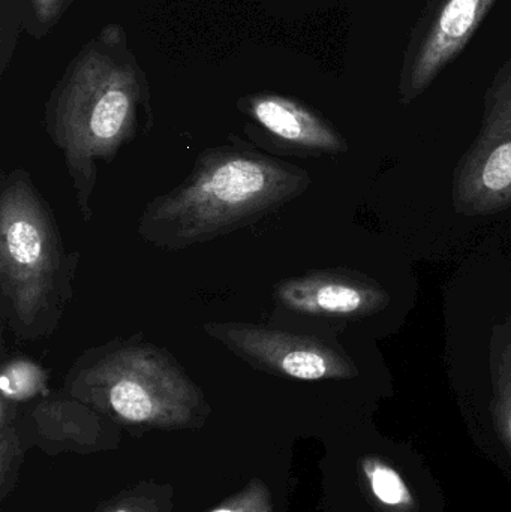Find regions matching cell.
Here are the masks:
<instances>
[{"instance_id": "cell-5", "label": "cell", "mask_w": 511, "mask_h": 512, "mask_svg": "<svg viewBox=\"0 0 511 512\" xmlns=\"http://www.w3.org/2000/svg\"><path fill=\"white\" fill-rule=\"evenodd\" d=\"M204 333L258 372L294 381H341L357 367L335 342L276 322H206Z\"/></svg>"}, {"instance_id": "cell-12", "label": "cell", "mask_w": 511, "mask_h": 512, "mask_svg": "<svg viewBox=\"0 0 511 512\" xmlns=\"http://www.w3.org/2000/svg\"><path fill=\"white\" fill-rule=\"evenodd\" d=\"M18 405L0 399V501L14 492L23 465L24 448L17 426Z\"/></svg>"}, {"instance_id": "cell-17", "label": "cell", "mask_w": 511, "mask_h": 512, "mask_svg": "<svg viewBox=\"0 0 511 512\" xmlns=\"http://www.w3.org/2000/svg\"><path fill=\"white\" fill-rule=\"evenodd\" d=\"M33 11L42 24L56 23L57 18L66 11L74 0H30Z\"/></svg>"}, {"instance_id": "cell-8", "label": "cell", "mask_w": 511, "mask_h": 512, "mask_svg": "<svg viewBox=\"0 0 511 512\" xmlns=\"http://www.w3.org/2000/svg\"><path fill=\"white\" fill-rule=\"evenodd\" d=\"M386 289L359 271L323 268L285 277L272 286L270 321L297 327L303 321H356L386 309Z\"/></svg>"}, {"instance_id": "cell-10", "label": "cell", "mask_w": 511, "mask_h": 512, "mask_svg": "<svg viewBox=\"0 0 511 512\" xmlns=\"http://www.w3.org/2000/svg\"><path fill=\"white\" fill-rule=\"evenodd\" d=\"M17 426L26 450L39 447L48 454L116 450L122 430L63 391L33 405L23 415V421H17Z\"/></svg>"}, {"instance_id": "cell-14", "label": "cell", "mask_w": 511, "mask_h": 512, "mask_svg": "<svg viewBox=\"0 0 511 512\" xmlns=\"http://www.w3.org/2000/svg\"><path fill=\"white\" fill-rule=\"evenodd\" d=\"M363 475L371 495L389 510H411L414 498L402 475L383 460L368 457L362 463Z\"/></svg>"}, {"instance_id": "cell-15", "label": "cell", "mask_w": 511, "mask_h": 512, "mask_svg": "<svg viewBox=\"0 0 511 512\" xmlns=\"http://www.w3.org/2000/svg\"><path fill=\"white\" fill-rule=\"evenodd\" d=\"M494 411L498 432L503 436L511 451V342L501 345L494 352Z\"/></svg>"}, {"instance_id": "cell-3", "label": "cell", "mask_w": 511, "mask_h": 512, "mask_svg": "<svg viewBox=\"0 0 511 512\" xmlns=\"http://www.w3.org/2000/svg\"><path fill=\"white\" fill-rule=\"evenodd\" d=\"M62 391L135 438L197 432L212 415L203 388L173 352L141 331L81 352L65 373Z\"/></svg>"}, {"instance_id": "cell-16", "label": "cell", "mask_w": 511, "mask_h": 512, "mask_svg": "<svg viewBox=\"0 0 511 512\" xmlns=\"http://www.w3.org/2000/svg\"><path fill=\"white\" fill-rule=\"evenodd\" d=\"M207 512H275V504L270 487L255 477L242 490Z\"/></svg>"}, {"instance_id": "cell-6", "label": "cell", "mask_w": 511, "mask_h": 512, "mask_svg": "<svg viewBox=\"0 0 511 512\" xmlns=\"http://www.w3.org/2000/svg\"><path fill=\"white\" fill-rule=\"evenodd\" d=\"M453 206L465 216H485L511 207V59L485 95L482 129L453 177Z\"/></svg>"}, {"instance_id": "cell-2", "label": "cell", "mask_w": 511, "mask_h": 512, "mask_svg": "<svg viewBox=\"0 0 511 512\" xmlns=\"http://www.w3.org/2000/svg\"><path fill=\"white\" fill-rule=\"evenodd\" d=\"M311 183L303 168L230 135L204 149L179 185L144 206L137 234L165 252L207 245L275 215Z\"/></svg>"}, {"instance_id": "cell-1", "label": "cell", "mask_w": 511, "mask_h": 512, "mask_svg": "<svg viewBox=\"0 0 511 512\" xmlns=\"http://www.w3.org/2000/svg\"><path fill=\"white\" fill-rule=\"evenodd\" d=\"M45 131L62 153L78 213L93 218L99 171L153 125L146 72L111 23L87 42L51 90Z\"/></svg>"}, {"instance_id": "cell-13", "label": "cell", "mask_w": 511, "mask_h": 512, "mask_svg": "<svg viewBox=\"0 0 511 512\" xmlns=\"http://www.w3.org/2000/svg\"><path fill=\"white\" fill-rule=\"evenodd\" d=\"M173 508L171 484L143 480L102 502L93 512H173Z\"/></svg>"}, {"instance_id": "cell-7", "label": "cell", "mask_w": 511, "mask_h": 512, "mask_svg": "<svg viewBox=\"0 0 511 512\" xmlns=\"http://www.w3.org/2000/svg\"><path fill=\"white\" fill-rule=\"evenodd\" d=\"M498 0H429L417 21L399 77V101L408 105L458 59Z\"/></svg>"}, {"instance_id": "cell-11", "label": "cell", "mask_w": 511, "mask_h": 512, "mask_svg": "<svg viewBox=\"0 0 511 512\" xmlns=\"http://www.w3.org/2000/svg\"><path fill=\"white\" fill-rule=\"evenodd\" d=\"M51 372L38 361L29 357H12L5 361L0 372V399L26 403L50 396L48 387Z\"/></svg>"}, {"instance_id": "cell-9", "label": "cell", "mask_w": 511, "mask_h": 512, "mask_svg": "<svg viewBox=\"0 0 511 512\" xmlns=\"http://www.w3.org/2000/svg\"><path fill=\"white\" fill-rule=\"evenodd\" d=\"M237 108L257 144L285 156L341 155L348 150L341 132L318 111L290 96L260 92L243 96Z\"/></svg>"}, {"instance_id": "cell-4", "label": "cell", "mask_w": 511, "mask_h": 512, "mask_svg": "<svg viewBox=\"0 0 511 512\" xmlns=\"http://www.w3.org/2000/svg\"><path fill=\"white\" fill-rule=\"evenodd\" d=\"M81 254L26 168L0 177V319L17 342L53 337L74 297Z\"/></svg>"}]
</instances>
